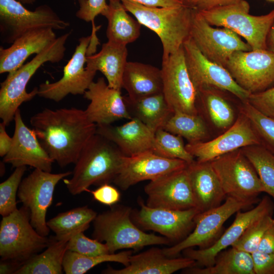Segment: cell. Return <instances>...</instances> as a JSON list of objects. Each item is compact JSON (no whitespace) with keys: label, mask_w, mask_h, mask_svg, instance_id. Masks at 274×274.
Instances as JSON below:
<instances>
[{"label":"cell","mask_w":274,"mask_h":274,"mask_svg":"<svg viewBox=\"0 0 274 274\" xmlns=\"http://www.w3.org/2000/svg\"><path fill=\"white\" fill-rule=\"evenodd\" d=\"M30 123L43 147L61 167L76 163L97 128L85 110L74 107L45 109L33 115Z\"/></svg>","instance_id":"cell-1"},{"label":"cell","mask_w":274,"mask_h":274,"mask_svg":"<svg viewBox=\"0 0 274 274\" xmlns=\"http://www.w3.org/2000/svg\"><path fill=\"white\" fill-rule=\"evenodd\" d=\"M124 156L115 144L96 133L81 151L71 179L64 180L68 191L76 195L91 185L113 182Z\"/></svg>","instance_id":"cell-2"},{"label":"cell","mask_w":274,"mask_h":274,"mask_svg":"<svg viewBox=\"0 0 274 274\" xmlns=\"http://www.w3.org/2000/svg\"><path fill=\"white\" fill-rule=\"evenodd\" d=\"M70 35L71 32H68L57 38L30 61L9 73L1 83L0 118L7 126L14 120L16 112L21 105L31 100L38 95V87L29 92L26 91L28 82L37 70L46 62L57 63L63 58L65 44Z\"/></svg>","instance_id":"cell-3"},{"label":"cell","mask_w":274,"mask_h":274,"mask_svg":"<svg viewBox=\"0 0 274 274\" xmlns=\"http://www.w3.org/2000/svg\"><path fill=\"white\" fill-rule=\"evenodd\" d=\"M122 3L142 25L149 28L158 36L163 48L162 59L178 50L190 37L194 8L184 5L147 7L128 1Z\"/></svg>","instance_id":"cell-4"},{"label":"cell","mask_w":274,"mask_h":274,"mask_svg":"<svg viewBox=\"0 0 274 274\" xmlns=\"http://www.w3.org/2000/svg\"><path fill=\"white\" fill-rule=\"evenodd\" d=\"M132 212L129 207L115 204L97 215L93 221L92 238L104 242L110 253L124 249L138 250L146 246L170 243L163 236L144 232L132 221Z\"/></svg>","instance_id":"cell-5"},{"label":"cell","mask_w":274,"mask_h":274,"mask_svg":"<svg viewBox=\"0 0 274 274\" xmlns=\"http://www.w3.org/2000/svg\"><path fill=\"white\" fill-rule=\"evenodd\" d=\"M246 0L235 4L198 11L213 26L227 28L243 37L252 50H266V38L274 20V9L268 13L250 14Z\"/></svg>","instance_id":"cell-6"},{"label":"cell","mask_w":274,"mask_h":274,"mask_svg":"<svg viewBox=\"0 0 274 274\" xmlns=\"http://www.w3.org/2000/svg\"><path fill=\"white\" fill-rule=\"evenodd\" d=\"M52 239L40 234L30 222L29 209L22 206L3 217L0 224V256L2 260L23 264L43 249Z\"/></svg>","instance_id":"cell-7"},{"label":"cell","mask_w":274,"mask_h":274,"mask_svg":"<svg viewBox=\"0 0 274 274\" xmlns=\"http://www.w3.org/2000/svg\"><path fill=\"white\" fill-rule=\"evenodd\" d=\"M227 197L253 204L264 192L252 163L241 149L226 153L210 161Z\"/></svg>","instance_id":"cell-8"},{"label":"cell","mask_w":274,"mask_h":274,"mask_svg":"<svg viewBox=\"0 0 274 274\" xmlns=\"http://www.w3.org/2000/svg\"><path fill=\"white\" fill-rule=\"evenodd\" d=\"M70 23L61 19L48 5H42L35 11L26 9L17 0H0V39L12 44L23 33L40 28L63 30Z\"/></svg>","instance_id":"cell-9"},{"label":"cell","mask_w":274,"mask_h":274,"mask_svg":"<svg viewBox=\"0 0 274 274\" xmlns=\"http://www.w3.org/2000/svg\"><path fill=\"white\" fill-rule=\"evenodd\" d=\"M72 172L53 174L35 169L20 184L17 196L30 212V222L41 235L47 236L50 232L46 215L51 206L56 185Z\"/></svg>","instance_id":"cell-10"},{"label":"cell","mask_w":274,"mask_h":274,"mask_svg":"<svg viewBox=\"0 0 274 274\" xmlns=\"http://www.w3.org/2000/svg\"><path fill=\"white\" fill-rule=\"evenodd\" d=\"M190 38L205 57L225 68L234 52L252 50L235 32L213 27L195 9L192 13Z\"/></svg>","instance_id":"cell-11"},{"label":"cell","mask_w":274,"mask_h":274,"mask_svg":"<svg viewBox=\"0 0 274 274\" xmlns=\"http://www.w3.org/2000/svg\"><path fill=\"white\" fill-rule=\"evenodd\" d=\"M252 205L227 197L220 206L199 213L195 218L193 231L173 246L162 249L163 253L167 257H175L187 248H208L220 236L223 224L232 215Z\"/></svg>","instance_id":"cell-12"},{"label":"cell","mask_w":274,"mask_h":274,"mask_svg":"<svg viewBox=\"0 0 274 274\" xmlns=\"http://www.w3.org/2000/svg\"><path fill=\"white\" fill-rule=\"evenodd\" d=\"M162 93L173 111L198 115V92L188 72L183 46L162 59Z\"/></svg>","instance_id":"cell-13"},{"label":"cell","mask_w":274,"mask_h":274,"mask_svg":"<svg viewBox=\"0 0 274 274\" xmlns=\"http://www.w3.org/2000/svg\"><path fill=\"white\" fill-rule=\"evenodd\" d=\"M225 68L237 84L250 93L274 84V53L267 49L236 51Z\"/></svg>","instance_id":"cell-14"},{"label":"cell","mask_w":274,"mask_h":274,"mask_svg":"<svg viewBox=\"0 0 274 274\" xmlns=\"http://www.w3.org/2000/svg\"><path fill=\"white\" fill-rule=\"evenodd\" d=\"M183 47L188 72L197 92L214 88L227 91L241 101L248 100L251 93L238 85L226 68L205 57L190 37Z\"/></svg>","instance_id":"cell-15"},{"label":"cell","mask_w":274,"mask_h":274,"mask_svg":"<svg viewBox=\"0 0 274 274\" xmlns=\"http://www.w3.org/2000/svg\"><path fill=\"white\" fill-rule=\"evenodd\" d=\"M138 203L140 209L132 212L133 222L143 230L159 233L170 242H179L188 235L200 213L196 208L185 210L152 208L141 199Z\"/></svg>","instance_id":"cell-16"},{"label":"cell","mask_w":274,"mask_h":274,"mask_svg":"<svg viewBox=\"0 0 274 274\" xmlns=\"http://www.w3.org/2000/svg\"><path fill=\"white\" fill-rule=\"evenodd\" d=\"M91 40V35L79 39V44L63 67L61 78L53 83L47 81L41 84L38 87V95L58 102L70 94H84L96 73L85 66Z\"/></svg>","instance_id":"cell-17"},{"label":"cell","mask_w":274,"mask_h":274,"mask_svg":"<svg viewBox=\"0 0 274 274\" xmlns=\"http://www.w3.org/2000/svg\"><path fill=\"white\" fill-rule=\"evenodd\" d=\"M144 192L147 196L146 204L150 207L176 210L196 208L187 166L150 181Z\"/></svg>","instance_id":"cell-18"},{"label":"cell","mask_w":274,"mask_h":274,"mask_svg":"<svg viewBox=\"0 0 274 274\" xmlns=\"http://www.w3.org/2000/svg\"><path fill=\"white\" fill-rule=\"evenodd\" d=\"M254 145L259 140L246 116L239 112L233 124L217 138L186 145L187 151L200 162H210L226 153Z\"/></svg>","instance_id":"cell-19"},{"label":"cell","mask_w":274,"mask_h":274,"mask_svg":"<svg viewBox=\"0 0 274 274\" xmlns=\"http://www.w3.org/2000/svg\"><path fill=\"white\" fill-rule=\"evenodd\" d=\"M189 163L179 159L158 156L151 151L124 156L113 183L122 190L143 181L154 180L166 174L186 167Z\"/></svg>","instance_id":"cell-20"},{"label":"cell","mask_w":274,"mask_h":274,"mask_svg":"<svg viewBox=\"0 0 274 274\" xmlns=\"http://www.w3.org/2000/svg\"><path fill=\"white\" fill-rule=\"evenodd\" d=\"M273 209L271 199L264 196L250 210L236 212L231 225L211 246L205 249H186L182 251L184 256L195 260L196 266L208 267L213 265L219 252L231 247L254 221L265 215L272 214Z\"/></svg>","instance_id":"cell-21"},{"label":"cell","mask_w":274,"mask_h":274,"mask_svg":"<svg viewBox=\"0 0 274 274\" xmlns=\"http://www.w3.org/2000/svg\"><path fill=\"white\" fill-rule=\"evenodd\" d=\"M15 127L12 144L3 157L4 163L13 167L30 166L35 169L51 172L53 160L42 146L33 129L27 126L18 109L14 116Z\"/></svg>","instance_id":"cell-22"},{"label":"cell","mask_w":274,"mask_h":274,"mask_svg":"<svg viewBox=\"0 0 274 274\" xmlns=\"http://www.w3.org/2000/svg\"><path fill=\"white\" fill-rule=\"evenodd\" d=\"M90 102L85 110L88 119L96 125L130 120L121 91L110 87L103 77L93 81L83 94Z\"/></svg>","instance_id":"cell-23"},{"label":"cell","mask_w":274,"mask_h":274,"mask_svg":"<svg viewBox=\"0 0 274 274\" xmlns=\"http://www.w3.org/2000/svg\"><path fill=\"white\" fill-rule=\"evenodd\" d=\"M196 266L195 260L184 257H169L163 250L151 248L129 257V263L116 269L109 266L104 274H171L181 269Z\"/></svg>","instance_id":"cell-24"},{"label":"cell","mask_w":274,"mask_h":274,"mask_svg":"<svg viewBox=\"0 0 274 274\" xmlns=\"http://www.w3.org/2000/svg\"><path fill=\"white\" fill-rule=\"evenodd\" d=\"M56 38L53 29L40 28L23 33L8 48L1 46L0 73L15 71L24 64L29 56L41 53Z\"/></svg>","instance_id":"cell-25"},{"label":"cell","mask_w":274,"mask_h":274,"mask_svg":"<svg viewBox=\"0 0 274 274\" xmlns=\"http://www.w3.org/2000/svg\"><path fill=\"white\" fill-rule=\"evenodd\" d=\"M96 133L112 142L125 156L151 151L155 135L154 131L134 118L119 126L97 125Z\"/></svg>","instance_id":"cell-26"},{"label":"cell","mask_w":274,"mask_h":274,"mask_svg":"<svg viewBox=\"0 0 274 274\" xmlns=\"http://www.w3.org/2000/svg\"><path fill=\"white\" fill-rule=\"evenodd\" d=\"M187 169L196 208L200 213L220 206L225 195L210 162L194 160Z\"/></svg>","instance_id":"cell-27"},{"label":"cell","mask_w":274,"mask_h":274,"mask_svg":"<svg viewBox=\"0 0 274 274\" xmlns=\"http://www.w3.org/2000/svg\"><path fill=\"white\" fill-rule=\"evenodd\" d=\"M127 56L126 46L108 41L98 53L87 55L86 67L96 73L100 72L110 87L121 91Z\"/></svg>","instance_id":"cell-28"},{"label":"cell","mask_w":274,"mask_h":274,"mask_svg":"<svg viewBox=\"0 0 274 274\" xmlns=\"http://www.w3.org/2000/svg\"><path fill=\"white\" fill-rule=\"evenodd\" d=\"M122 88L131 99L162 92L161 68L149 64L128 61L123 75Z\"/></svg>","instance_id":"cell-29"},{"label":"cell","mask_w":274,"mask_h":274,"mask_svg":"<svg viewBox=\"0 0 274 274\" xmlns=\"http://www.w3.org/2000/svg\"><path fill=\"white\" fill-rule=\"evenodd\" d=\"M123 97L131 118L140 120L155 132L163 128L174 113L162 92L137 99Z\"/></svg>","instance_id":"cell-30"},{"label":"cell","mask_w":274,"mask_h":274,"mask_svg":"<svg viewBox=\"0 0 274 274\" xmlns=\"http://www.w3.org/2000/svg\"><path fill=\"white\" fill-rule=\"evenodd\" d=\"M128 13L122 2L109 1L102 14L108 21L106 34L108 41L127 46L139 38L142 24Z\"/></svg>","instance_id":"cell-31"},{"label":"cell","mask_w":274,"mask_h":274,"mask_svg":"<svg viewBox=\"0 0 274 274\" xmlns=\"http://www.w3.org/2000/svg\"><path fill=\"white\" fill-rule=\"evenodd\" d=\"M188 274H255L252 254L230 247L219 252L213 265L183 270Z\"/></svg>","instance_id":"cell-32"},{"label":"cell","mask_w":274,"mask_h":274,"mask_svg":"<svg viewBox=\"0 0 274 274\" xmlns=\"http://www.w3.org/2000/svg\"><path fill=\"white\" fill-rule=\"evenodd\" d=\"M226 92L214 88L202 89L198 91L197 100L200 103V109L205 112L212 124L224 131L230 127L236 119L234 110L225 95Z\"/></svg>","instance_id":"cell-33"},{"label":"cell","mask_w":274,"mask_h":274,"mask_svg":"<svg viewBox=\"0 0 274 274\" xmlns=\"http://www.w3.org/2000/svg\"><path fill=\"white\" fill-rule=\"evenodd\" d=\"M96 216L95 211L84 206L59 213L47 221V224L55 233L56 240L68 241L74 235L87 230Z\"/></svg>","instance_id":"cell-34"},{"label":"cell","mask_w":274,"mask_h":274,"mask_svg":"<svg viewBox=\"0 0 274 274\" xmlns=\"http://www.w3.org/2000/svg\"><path fill=\"white\" fill-rule=\"evenodd\" d=\"M68 241L52 239L47 249L24 263L15 274H61Z\"/></svg>","instance_id":"cell-35"},{"label":"cell","mask_w":274,"mask_h":274,"mask_svg":"<svg viewBox=\"0 0 274 274\" xmlns=\"http://www.w3.org/2000/svg\"><path fill=\"white\" fill-rule=\"evenodd\" d=\"M163 129L186 139L189 143L205 141L209 136L208 128L201 116L180 111L174 112Z\"/></svg>","instance_id":"cell-36"},{"label":"cell","mask_w":274,"mask_h":274,"mask_svg":"<svg viewBox=\"0 0 274 274\" xmlns=\"http://www.w3.org/2000/svg\"><path fill=\"white\" fill-rule=\"evenodd\" d=\"M132 250L110 253L95 256H87L67 250L65 253L62 266L66 274H84L96 265L105 262H115L128 265Z\"/></svg>","instance_id":"cell-37"},{"label":"cell","mask_w":274,"mask_h":274,"mask_svg":"<svg viewBox=\"0 0 274 274\" xmlns=\"http://www.w3.org/2000/svg\"><path fill=\"white\" fill-rule=\"evenodd\" d=\"M254 167L264 192L274 199V154L261 145L241 148Z\"/></svg>","instance_id":"cell-38"},{"label":"cell","mask_w":274,"mask_h":274,"mask_svg":"<svg viewBox=\"0 0 274 274\" xmlns=\"http://www.w3.org/2000/svg\"><path fill=\"white\" fill-rule=\"evenodd\" d=\"M151 151L161 157L181 159L188 163L195 160L186 149L182 137L162 128L155 132Z\"/></svg>","instance_id":"cell-39"},{"label":"cell","mask_w":274,"mask_h":274,"mask_svg":"<svg viewBox=\"0 0 274 274\" xmlns=\"http://www.w3.org/2000/svg\"><path fill=\"white\" fill-rule=\"evenodd\" d=\"M239 108L250 120L260 145L274 154V118L262 113L247 100L242 101Z\"/></svg>","instance_id":"cell-40"},{"label":"cell","mask_w":274,"mask_h":274,"mask_svg":"<svg viewBox=\"0 0 274 274\" xmlns=\"http://www.w3.org/2000/svg\"><path fill=\"white\" fill-rule=\"evenodd\" d=\"M272 215H265L252 223L231 247L251 254L258 251L265 232L274 220Z\"/></svg>","instance_id":"cell-41"},{"label":"cell","mask_w":274,"mask_h":274,"mask_svg":"<svg viewBox=\"0 0 274 274\" xmlns=\"http://www.w3.org/2000/svg\"><path fill=\"white\" fill-rule=\"evenodd\" d=\"M26 170V166L16 167L10 176L0 184V214L2 217L18 209L16 196Z\"/></svg>","instance_id":"cell-42"},{"label":"cell","mask_w":274,"mask_h":274,"mask_svg":"<svg viewBox=\"0 0 274 274\" xmlns=\"http://www.w3.org/2000/svg\"><path fill=\"white\" fill-rule=\"evenodd\" d=\"M83 232H79L70 239L67 245L68 250L87 256H95L110 253L105 243L94 238H90L86 236Z\"/></svg>","instance_id":"cell-43"},{"label":"cell","mask_w":274,"mask_h":274,"mask_svg":"<svg viewBox=\"0 0 274 274\" xmlns=\"http://www.w3.org/2000/svg\"><path fill=\"white\" fill-rule=\"evenodd\" d=\"M79 8L76 13V17L86 22H91V36L97 37L96 32L100 26H96L94 24L95 17L102 14L107 9L108 4L107 0H78Z\"/></svg>","instance_id":"cell-44"},{"label":"cell","mask_w":274,"mask_h":274,"mask_svg":"<svg viewBox=\"0 0 274 274\" xmlns=\"http://www.w3.org/2000/svg\"><path fill=\"white\" fill-rule=\"evenodd\" d=\"M247 101L262 113L274 118V86L251 93Z\"/></svg>","instance_id":"cell-45"},{"label":"cell","mask_w":274,"mask_h":274,"mask_svg":"<svg viewBox=\"0 0 274 274\" xmlns=\"http://www.w3.org/2000/svg\"><path fill=\"white\" fill-rule=\"evenodd\" d=\"M93 198L98 202L109 206H113L118 202L121 198L119 190L109 183L102 184L94 190L87 189Z\"/></svg>","instance_id":"cell-46"},{"label":"cell","mask_w":274,"mask_h":274,"mask_svg":"<svg viewBox=\"0 0 274 274\" xmlns=\"http://www.w3.org/2000/svg\"><path fill=\"white\" fill-rule=\"evenodd\" d=\"M252 255L255 274H274V253L257 251Z\"/></svg>","instance_id":"cell-47"},{"label":"cell","mask_w":274,"mask_h":274,"mask_svg":"<svg viewBox=\"0 0 274 274\" xmlns=\"http://www.w3.org/2000/svg\"><path fill=\"white\" fill-rule=\"evenodd\" d=\"M242 1L243 0H195L194 9L198 11L207 10L235 4Z\"/></svg>","instance_id":"cell-48"},{"label":"cell","mask_w":274,"mask_h":274,"mask_svg":"<svg viewBox=\"0 0 274 274\" xmlns=\"http://www.w3.org/2000/svg\"><path fill=\"white\" fill-rule=\"evenodd\" d=\"M258 251L264 253H274V220L265 232Z\"/></svg>","instance_id":"cell-49"},{"label":"cell","mask_w":274,"mask_h":274,"mask_svg":"<svg viewBox=\"0 0 274 274\" xmlns=\"http://www.w3.org/2000/svg\"><path fill=\"white\" fill-rule=\"evenodd\" d=\"M109 1H118L121 2L128 1L137 3L147 7H168L183 5L179 0H108Z\"/></svg>","instance_id":"cell-50"},{"label":"cell","mask_w":274,"mask_h":274,"mask_svg":"<svg viewBox=\"0 0 274 274\" xmlns=\"http://www.w3.org/2000/svg\"><path fill=\"white\" fill-rule=\"evenodd\" d=\"M7 125L0 123V156L4 157L9 151L12 144V137H10L6 131Z\"/></svg>","instance_id":"cell-51"},{"label":"cell","mask_w":274,"mask_h":274,"mask_svg":"<svg viewBox=\"0 0 274 274\" xmlns=\"http://www.w3.org/2000/svg\"><path fill=\"white\" fill-rule=\"evenodd\" d=\"M22 264L17 261L10 260H2L0 263V273H14Z\"/></svg>","instance_id":"cell-52"},{"label":"cell","mask_w":274,"mask_h":274,"mask_svg":"<svg viewBox=\"0 0 274 274\" xmlns=\"http://www.w3.org/2000/svg\"><path fill=\"white\" fill-rule=\"evenodd\" d=\"M266 49L274 53V20L267 36Z\"/></svg>","instance_id":"cell-53"},{"label":"cell","mask_w":274,"mask_h":274,"mask_svg":"<svg viewBox=\"0 0 274 274\" xmlns=\"http://www.w3.org/2000/svg\"><path fill=\"white\" fill-rule=\"evenodd\" d=\"M181 4L186 7L194 8L195 7V0H179Z\"/></svg>","instance_id":"cell-54"},{"label":"cell","mask_w":274,"mask_h":274,"mask_svg":"<svg viewBox=\"0 0 274 274\" xmlns=\"http://www.w3.org/2000/svg\"><path fill=\"white\" fill-rule=\"evenodd\" d=\"M22 4H33L37 0H17Z\"/></svg>","instance_id":"cell-55"},{"label":"cell","mask_w":274,"mask_h":274,"mask_svg":"<svg viewBox=\"0 0 274 274\" xmlns=\"http://www.w3.org/2000/svg\"><path fill=\"white\" fill-rule=\"evenodd\" d=\"M269 2H274V0H267Z\"/></svg>","instance_id":"cell-56"}]
</instances>
